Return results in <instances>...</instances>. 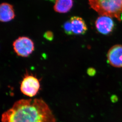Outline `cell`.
I'll return each instance as SVG.
<instances>
[{"instance_id":"6da1fadb","label":"cell","mask_w":122,"mask_h":122,"mask_svg":"<svg viewBox=\"0 0 122 122\" xmlns=\"http://www.w3.org/2000/svg\"><path fill=\"white\" fill-rule=\"evenodd\" d=\"M1 122H56L52 111L41 98L21 99L2 114Z\"/></svg>"},{"instance_id":"7a4b0ae2","label":"cell","mask_w":122,"mask_h":122,"mask_svg":"<svg viewBox=\"0 0 122 122\" xmlns=\"http://www.w3.org/2000/svg\"><path fill=\"white\" fill-rule=\"evenodd\" d=\"M89 4L99 15L122 21V0H88Z\"/></svg>"},{"instance_id":"3957f363","label":"cell","mask_w":122,"mask_h":122,"mask_svg":"<svg viewBox=\"0 0 122 122\" xmlns=\"http://www.w3.org/2000/svg\"><path fill=\"white\" fill-rule=\"evenodd\" d=\"M41 87L39 80L32 74L26 72L20 85V90L23 95L30 98L38 93Z\"/></svg>"},{"instance_id":"277c9868","label":"cell","mask_w":122,"mask_h":122,"mask_svg":"<svg viewBox=\"0 0 122 122\" xmlns=\"http://www.w3.org/2000/svg\"><path fill=\"white\" fill-rule=\"evenodd\" d=\"M14 51L18 56L27 57L33 52L35 45L32 40L26 36H20L13 43Z\"/></svg>"},{"instance_id":"5b68a950","label":"cell","mask_w":122,"mask_h":122,"mask_svg":"<svg viewBox=\"0 0 122 122\" xmlns=\"http://www.w3.org/2000/svg\"><path fill=\"white\" fill-rule=\"evenodd\" d=\"M107 56L108 62L111 66L122 68V45L117 44L111 47Z\"/></svg>"},{"instance_id":"8992f818","label":"cell","mask_w":122,"mask_h":122,"mask_svg":"<svg viewBox=\"0 0 122 122\" xmlns=\"http://www.w3.org/2000/svg\"><path fill=\"white\" fill-rule=\"evenodd\" d=\"M96 28L98 32L103 35H108L114 29V21L112 17L107 16H99L96 20Z\"/></svg>"},{"instance_id":"52a82bcc","label":"cell","mask_w":122,"mask_h":122,"mask_svg":"<svg viewBox=\"0 0 122 122\" xmlns=\"http://www.w3.org/2000/svg\"><path fill=\"white\" fill-rule=\"evenodd\" d=\"M73 35H83L87 31L88 28L84 20L79 16H73L70 20Z\"/></svg>"},{"instance_id":"ba28073f","label":"cell","mask_w":122,"mask_h":122,"mask_svg":"<svg viewBox=\"0 0 122 122\" xmlns=\"http://www.w3.org/2000/svg\"><path fill=\"white\" fill-rule=\"evenodd\" d=\"M14 6L10 4L4 2L0 5V20L2 22H8L15 18Z\"/></svg>"},{"instance_id":"9c48e42d","label":"cell","mask_w":122,"mask_h":122,"mask_svg":"<svg viewBox=\"0 0 122 122\" xmlns=\"http://www.w3.org/2000/svg\"><path fill=\"white\" fill-rule=\"evenodd\" d=\"M73 6V0H55L53 9L56 12L64 14L69 12Z\"/></svg>"},{"instance_id":"30bf717a","label":"cell","mask_w":122,"mask_h":122,"mask_svg":"<svg viewBox=\"0 0 122 122\" xmlns=\"http://www.w3.org/2000/svg\"><path fill=\"white\" fill-rule=\"evenodd\" d=\"M64 31L66 35H73L72 29V26L70 21H67L65 22L63 25Z\"/></svg>"},{"instance_id":"8fae6325","label":"cell","mask_w":122,"mask_h":122,"mask_svg":"<svg viewBox=\"0 0 122 122\" xmlns=\"http://www.w3.org/2000/svg\"><path fill=\"white\" fill-rule=\"evenodd\" d=\"M44 37L45 39L48 41H52L54 38V34L51 31H47L44 33Z\"/></svg>"},{"instance_id":"7c38bea8","label":"cell","mask_w":122,"mask_h":122,"mask_svg":"<svg viewBox=\"0 0 122 122\" xmlns=\"http://www.w3.org/2000/svg\"><path fill=\"white\" fill-rule=\"evenodd\" d=\"M87 73L88 75L91 76H92L95 74L96 70L95 69L92 68H89L87 71Z\"/></svg>"},{"instance_id":"4fadbf2b","label":"cell","mask_w":122,"mask_h":122,"mask_svg":"<svg viewBox=\"0 0 122 122\" xmlns=\"http://www.w3.org/2000/svg\"></svg>"}]
</instances>
